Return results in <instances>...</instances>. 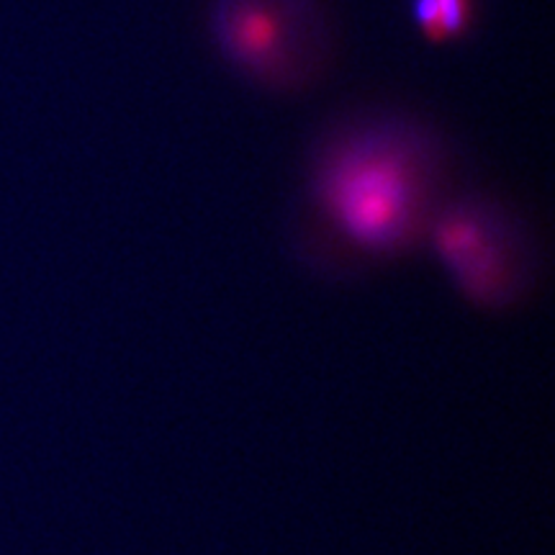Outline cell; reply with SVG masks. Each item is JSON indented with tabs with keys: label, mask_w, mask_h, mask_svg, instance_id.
<instances>
[{
	"label": "cell",
	"mask_w": 555,
	"mask_h": 555,
	"mask_svg": "<svg viewBox=\"0 0 555 555\" xmlns=\"http://www.w3.org/2000/svg\"><path fill=\"white\" fill-rule=\"evenodd\" d=\"M450 152L433 127L401 111L337 124L317 142L307 201L337 245L367 260L422 247L450 196Z\"/></svg>",
	"instance_id": "obj_1"
},
{
	"label": "cell",
	"mask_w": 555,
	"mask_h": 555,
	"mask_svg": "<svg viewBox=\"0 0 555 555\" xmlns=\"http://www.w3.org/2000/svg\"><path fill=\"white\" fill-rule=\"evenodd\" d=\"M425 245L450 286L470 307L502 311L527 296L538 275V245L519 214L486 193H450Z\"/></svg>",
	"instance_id": "obj_2"
},
{
	"label": "cell",
	"mask_w": 555,
	"mask_h": 555,
	"mask_svg": "<svg viewBox=\"0 0 555 555\" xmlns=\"http://www.w3.org/2000/svg\"><path fill=\"white\" fill-rule=\"evenodd\" d=\"M208 37L253 86L296 93L332 62V24L319 0H211Z\"/></svg>",
	"instance_id": "obj_3"
},
{
	"label": "cell",
	"mask_w": 555,
	"mask_h": 555,
	"mask_svg": "<svg viewBox=\"0 0 555 555\" xmlns=\"http://www.w3.org/2000/svg\"><path fill=\"white\" fill-rule=\"evenodd\" d=\"M412 18L427 41L450 44L474 24V0H412Z\"/></svg>",
	"instance_id": "obj_4"
}]
</instances>
